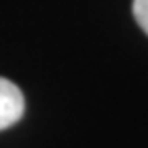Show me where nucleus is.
Returning <instances> with one entry per match:
<instances>
[{"label": "nucleus", "instance_id": "obj_1", "mask_svg": "<svg viewBox=\"0 0 148 148\" xmlns=\"http://www.w3.org/2000/svg\"><path fill=\"white\" fill-rule=\"evenodd\" d=\"M25 97L14 82L0 76V130L14 125L23 117Z\"/></svg>", "mask_w": 148, "mask_h": 148}, {"label": "nucleus", "instance_id": "obj_2", "mask_svg": "<svg viewBox=\"0 0 148 148\" xmlns=\"http://www.w3.org/2000/svg\"><path fill=\"white\" fill-rule=\"evenodd\" d=\"M132 12H134V18L140 25V29L148 35V0H134Z\"/></svg>", "mask_w": 148, "mask_h": 148}]
</instances>
